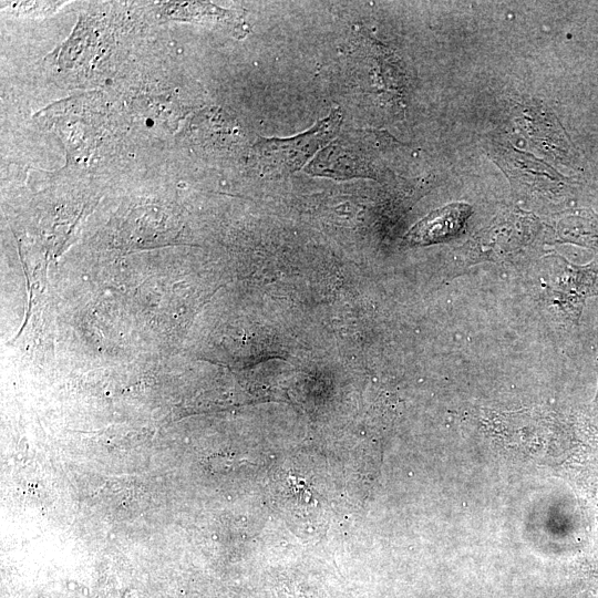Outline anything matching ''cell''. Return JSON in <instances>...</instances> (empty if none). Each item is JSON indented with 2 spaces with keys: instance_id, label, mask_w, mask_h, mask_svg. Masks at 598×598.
Instances as JSON below:
<instances>
[{
  "instance_id": "6da1fadb",
  "label": "cell",
  "mask_w": 598,
  "mask_h": 598,
  "mask_svg": "<svg viewBox=\"0 0 598 598\" xmlns=\"http://www.w3.org/2000/svg\"><path fill=\"white\" fill-rule=\"evenodd\" d=\"M472 214V206L452 203L437 208L416 223L404 239L411 245H430L456 236Z\"/></svg>"
},
{
  "instance_id": "7a4b0ae2",
  "label": "cell",
  "mask_w": 598,
  "mask_h": 598,
  "mask_svg": "<svg viewBox=\"0 0 598 598\" xmlns=\"http://www.w3.org/2000/svg\"><path fill=\"white\" fill-rule=\"evenodd\" d=\"M597 274L598 261L584 267L566 264L555 292L560 308L573 320L579 318L587 297L596 295Z\"/></svg>"
}]
</instances>
